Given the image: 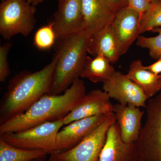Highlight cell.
<instances>
[{
    "label": "cell",
    "instance_id": "6da1fadb",
    "mask_svg": "<svg viewBox=\"0 0 161 161\" xmlns=\"http://www.w3.org/2000/svg\"><path fill=\"white\" fill-rule=\"evenodd\" d=\"M86 94L84 82L80 78L62 94H45L25 112L1 124L0 136L62 119Z\"/></svg>",
    "mask_w": 161,
    "mask_h": 161
},
{
    "label": "cell",
    "instance_id": "7a4b0ae2",
    "mask_svg": "<svg viewBox=\"0 0 161 161\" xmlns=\"http://www.w3.org/2000/svg\"><path fill=\"white\" fill-rule=\"evenodd\" d=\"M58 53L49 64L35 72L24 71L10 81L0 103V125L25 112L43 95L50 94Z\"/></svg>",
    "mask_w": 161,
    "mask_h": 161
},
{
    "label": "cell",
    "instance_id": "3957f363",
    "mask_svg": "<svg viewBox=\"0 0 161 161\" xmlns=\"http://www.w3.org/2000/svg\"><path fill=\"white\" fill-rule=\"evenodd\" d=\"M92 34L86 29L60 41L51 94L59 95L80 78Z\"/></svg>",
    "mask_w": 161,
    "mask_h": 161
},
{
    "label": "cell",
    "instance_id": "277c9868",
    "mask_svg": "<svg viewBox=\"0 0 161 161\" xmlns=\"http://www.w3.org/2000/svg\"><path fill=\"white\" fill-rule=\"evenodd\" d=\"M36 6L25 0H6L0 5V33L9 40L18 34L27 36L36 23Z\"/></svg>",
    "mask_w": 161,
    "mask_h": 161
},
{
    "label": "cell",
    "instance_id": "5b68a950",
    "mask_svg": "<svg viewBox=\"0 0 161 161\" xmlns=\"http://www.w3.org/2000/svg\"><path fill=\"white\" fill-rule=\"evenodd\" d=\"M147 119L136 141L142 161H161V92L147 103Z\"/></svg>",
    "mask_w": 161,
    "mask_h": 161
},
{
    "label": "cell",
    "instance_id": "8992f818",
    "mask_svg": "<svg viewBox=\"0 0 161 161\" xmlns=\"http://www.w3.org/2000/svg\"><path fill=\"white\" fill-rule=\"evenodd\" d=\"M63 119L48 122L19 131L0 136L7 143L24 150H43L47 154L55 152L57 134L64 125Z\"/></svg>",
    "mask_w": 161,
    "mask_h": 161
},
{
    "label": "cell",
    "instance_id": "52a82bcc",
    "mask_svg": "<svg viewBox=\"0 0 161 161\" xmlns=\"http://www.w3.org/2000/svg\"><path fill=\"white\" fill-rule=\"evenodd\" d=\"M115 121L114 112L80 143L72 149L50 154L48 161H99L101 152L110 126Z\"/></svg>",
    "mask_w": 161,
    "mask_h": 161
},
{
    "label": "cell",
    "instance_id": "ba28073f",
    "mask_svg": "<svg viewBox=\"0 0 161 161\" xmlns=\"http://www.w3.org/2000/svg\"><path fill=\"white\" fill-rule=\"evenodd\" d=\"M53 22L57 40L61 41L85 29L81 0H57Z\"/></svg>",
    "mask_w": 161,
    "mask_h": 161
},
{
    "label": "cell",
    "instance_id": "9c48e42d",
    "mask_svg": "<svg viewBox=\"0 0 161 161\" xmlns=\"http://www.w3.org/2000/svg\"><path fill=\"white\" fill-rule=\"evenodd\" d=\"M103 89L110 98L121 104H131L139 108L147 107L148 99L144 92L121 72L115 71L111 78L104 82Z\"/></svg>",
    "mask_w": 161,
    "mask_h": 161
},
{
    "label": "cell",
    "instance_id": "30bf717a",
    "mask_svg": "<svg viewBox=\"0 0 161 161\" xmlns=\"http://www.w3.org/2000/svg\"><path fill=\"white\" fill-rule=\"evenodd\" d=\"M108 115L88 117L66 125L57 134L55 152L69 150L80 143L103 122Z\"/></svg>",
    "mask_w": 161,
    "mask_h": 161
},
{
    "label": "cell",
    "instance_id": "8fae6325",
    "mask_svg": "<svg viewBox=\"0 0 161 161\" xmlns=\"http://www.w3.org/2000/svg\"><path fill=\"white\" fill-rule=\"evenodd\" d=\"M107 93L93 90L86 94L67 115L63 118L64 125L75 121L113 113V106Z\"/></svg>",
    "mask_w": 161,
    "mask_h": 161
},
{
    "label": "cell",
    "instance_id": "7c38bea8",
    "mask_svg": "<svg viewBox=\"0 0 161 161\" xmlns=\"http://www.w3.org/2000/svg\"><path fill=\"white\" fill-rule=\"evenodd\" d=\"M141 16L127 6L116 13L112 26L119 57L125 54L139 36Z\"/></svg>",
    "mask_w": 161,
    "mask_h": 161
},
{
    "label": "cell",
    "instance_id": "4fadbf2b",
    "mask_svg": "<svg viewBox=\"0 0 161 161\" xmlns=\"http://www.w3.org/2000/svg\"><path fill=\"white\" fill-rule=\"evenodd\" d=\"M136 142L127 143L123 141L116 121L110 126L100 155L99 161H140Z\"/></svg>",
    "mask_w": 161,
    "mask_h": 161
},
{
    "label": "cell",
    "instance_id": "5bb4252c",
    "mask_svg": "<svg viewBox=\"0 0 161 161\" xmlns=\"http://www.w3.org/2000/svg\"><path fill=\"white\" fill-rule=\"evenodd\" d=\"M113 112L123 141L127 143L136 142L142 129L145 112L131 104L118 103L113 106Z\"/></svg>",
    "mask_w": 161,
    "mask_h": 161
},
{
    "label": "cell",
    "instance_id": "9a60e30c",
    "mask_svg": "<svg viewBox=\"0 0 161 161\" xmlns=\"http://www.w3.org/2000/svg\"><path fill=\"white\" fill-rule=\"evenodd\" d=\"M81 3L84 28L92 35L112 24L116 13L105 0H81Z\"/></svg>",
    "mask_w": 161,
    "mask_h": 161
},
{
    "label": "cell",
    "instance_id": "2e32d148",
    "mask_svg": "<svg viewBox=\"0 0 161 161\" xmlns=\"http://www.w3.org/2000/svg\"><path fill=\"white\" fill-rule=\"evenodd\" d=\"M87 53L92 57L103 55L112 63L118 60L120 57L112 24L91 36L88 43Z\"/></svg>",
    "mask_w": 161,
    "mask_h": 161
},
{
    "label": "cell",
    "instance_id": "e0dca14e",
    "mask_svg": "<svg viewBox=\"0 0 161 161\" xmlns=\"http://www.w3.org/2000/svg\"><path fill=\"white\" fill-rule=\"evenodd\" d=\"M141 89L148 99L155 96L161 90V75H156L146 68L142 60H133L127 74Z\"/></svg>",
    "mask_w": 161,
    "mask_h": 161
},
{
    "label": "cell",
    "instance_id": "ac0fdd59",
    "mask_svg": "<svg viewBox=\"0 0 161 161\" xmlns=\"http://www.w3.org/2000/svg\"><path fill=\"white\" fill-rule=\"evenodd\" d=\"M109 60L102 55L94 57L87 56L80 78H86L94 83L106 82L115 73Z\"/></svg>",
    "mask_w": 161,
    "mask_h": 161
},
{
    "label": "cell",
    "instance_id": "d6986e66",
    "mask_svg": "<svg viewBox=\"0 0 161 161\" xmlns=\"http://www.w3.org/2000/svg\"><path fill=\"white\" fill-rule=\"evenodd\" d=\"M47 154L43 150L16 148L0 138V161H31L43 158Z\"/></svg>",
    "mask_w": 161,
    "mask_h": 161
},
{
    "label": "cell",
    "instance_id": "ffe728a7",
    "mask_svg": "<svg viewBox=\"0 0 161 161\" xmlns=\"http://www.w3.org/2000/svg\"><path fill=\"white\" fill-rule=\"evenodd\" d=\"M158 27H161V0L151 2L149 8L142 15L139 36Z\"/></svg>",
    "mask_w": 161,
    "mask_h": 161
},
{
    "label": "cell",
    "instance_id": "44dd1931",
    "mask_svg": "<svg viewBox=\"0 0 161 161\" xmlns=\"http://www.w3.org/2000/svg\"><path fill=\"white\" fill-rule=\"evenodd\" d=\"M57 40L53 21L47 25L40 27L35 33L34 44L39 49H50Z\"/></svg>",
    "mask_w": 161,
    "mask_h": 161
},
{
    "label": "cell",
    "instance_id": "7402d4cb",
    "mask_svg": "<svg viewBox=\"0 0 161 161\" xmlns=\"http://www.w3.org/2000/svg\"><path fill=\"white\" fill-rule=\"evenodd\" d=\"M151 31L157 33L158 35L151 37L140 35L137 38L136 45L142 48L149 50L150 57L157 60L161 56V27L154 28Z\"/></svg>",
    "mask_w": 161,
    "mask_h": 161
},
{
    "label": "cell",
    "instance_id": "603a6c76",
    "mask_svg": "<svg viewBox=\"0 0 161 161\" xmlns=\"http://www.w3.org/2000/svg\"><path fill=\"white\" fill-rule=\"evenodd\" d=\"M12 47L7 42L0 46V81L4 82L10 75V70L8 61V54Z\"/></svg>",
    "mask_w": 161,
    "mask_h": 161
},
{
    "label": "cell",
    "instance_id": "cb8c5ba5",
    "mask_svg": "<svg viewBox=\"0 0 161 161\" xmlns=\"http://www.w3.org/2000/svg\"><path fill=\"white\" fill-rule=\"evenodd\" d=\"M128 6L138 12L141 16L149 8L151 2L149 0H127Z\"/></svg>",
    "mask_w": 161,
    "mask_h": 161
},
{
    "label": "cell",
    "instance_id": "d4e9b609",
    "mask_svg": "<svg viewBox=\"0 0 161 161\" xmlns=\"http://www.w3.org/2000/svg\"><path fill=\"white\" fill-rule=\"evenodd\" d=\"M115 13L128 6L127 0H105Z\"/></svg>",
    "mask_w": 161,
    "mask_h": 161
},
{
    "label": "cell",
    "instance_id": "484cf974",
    "mask_svg": "<svg viewBox=\"0 0 161 161\" xmlns=\"http://www.w3.org/2000/svg\"><path fill=\"white\" fill-rule=\"evenodd\" d=\"M147 69L156 75H161V56L154 63L145 66Z\"/></svg>",
    "mask_w": 161,
    "mask_h": 161
},
{
    "label": "cell",
    "instance_id": "4316f807",
    "mask_svg": "<svg viewBox=\"0 0 161 161\" xmlns=\"http://www.w3.org/2000/svg\"><path fill=\"white\" fill-rule=\"evenodd\" d=\"M44 0H31V4L35 6H37L40 3H42Z\"/></svg>",
    "mask_w": 161,
    "mask_h": 161
},
{
    "label": "cell",
    "instance_id": "83f0119b",
    "mask_svg": "<svg viewBox=\"0 0 161 161\" xmlns=\"http://www.w3.org/2000/svg\"><path fill=\"white\" fill-rule=\"evenodd\" d=\"M31 161H44L43 160L41 159H35L33 160H32Z\"/></svg>",
    "mask_w": 161,
    "mask_h": 161
},
{
    "label": "cell",
    "instance_id": "f1b7e54d",
    "mask_svg": "<svg viewBox=\"0 0 161 161\" xmlns=\"http://www.w3.org/2000/svg\"><path fill=\"white\" fill-rule=\"evenodd\" d=\"M25 1H27L28 3H30V4L31 2V0H25Z\"/></svg>",
    "mask_w": 161,
    "mask_h": 161
},
{
    "label": "cell",
    "instance_id": "f546056e",
    "mask_svg": "<svg viewBox=\"0 0 161 161\" xmlns=\"http://www.w3.org/2000/svg\"><path fill=\"white\" fill-rule=\"evenodd\" d=\"M149 1L151 3V2H153V1H156V0H149Z\"/></svg>",
    "mask_w": 161,
    "mask_h": 161
},
{
    "label": "cell",
    "instance_id": "4dcf8cb0",
    "mask_svg": "<svg viewBox=\"0 0 161 161\" xmlns=\"http://www.w3.org/2000/svg\"><path fill=\"white\" fill-rule=\"evenodd\" d=\"M2 1V2H4V1H6V0H1Z\"/></svg>",
    "mask_w": 161,
    "mask_h": 161
},
{
    "label": "cell",
    "instance_id": "1f68e13d",
    "mask_svg": "<svg viewBox=\"0 0 161 161\" xmlns=\"http://www.w3.org/2000/svg\"><path fill=\"white\" fill-rule=\"evenodd\" d=\"M140 161H142V160H140Z\"/></svg>",
    "mask_w": 161,
    "mask_h": 161
}]
</instances>
